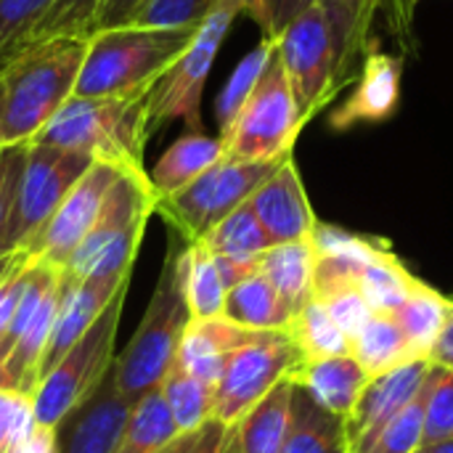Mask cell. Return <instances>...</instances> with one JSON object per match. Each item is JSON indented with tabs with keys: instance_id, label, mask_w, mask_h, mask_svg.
Instances as JSON below:
<instances>
[{
	"instance_id": "c3c4849f",
	"label": "cell",
	"mask_w": 453,
	"mask_h": 453,
	"mask_svg": "<svg viewBox=\"0 0 453 453\" xmlns=\"http://www.w3.org/2000/svg\"><path fill=\"white\" fill-rule=\"evenodd\" d=\"M393 35L406 45V48H414V19H417V11L409 5V0H385V8H382Z\"/></svg>"
},
{
	"instance_id": "7bdbcfd3",
	"label": "cell",
	"mask_w": 453,
	"mask_h": 453,
	"mask_svg": "<svg viewBox=\"0 0 453 453\" xmlns=\"http://www.w3.org/2000/svg\"><path fill=\"white\" fill-rule=\"evenodd\" d=\"M32 425V401L19 393L0 390V453L13 451Z\"/></svg>"
},
{
	"instance_id": "e575fe53",
	"label": "cell",
	"mask_w": 453,
	"mask_h": 453,
	"mask_svg": "<svg viewBox=\"0 0 453 453\" xmlns=\"http://www.w3.org/2000/svg\"><path fill=\"white\" fill-rule=\"evenodd\" d=\"M289 334L295 337L303 361H319V358H334L350 353V340L319 300H311L295 316V321L289 324Z\"/></svg>"
},
{
	"instance_id": "bcb514c9",
	"label": "cell",
	"mask_w": 453,
	"mask_h": 453,
	"mask_svg": "<svg viewBox=\"0 0 453 453\" xmlns=\"http://www.w3.org/2000/svg\"><path fill=\"white\" fill-rule=\"evenodd\" d=\"M228 427L231 425H223L220 419L210 417L199 430H194V433L186 435L180 453H223Z\"/></svg>"
},
{
	"instance_id": "44dd1931",
	"label": "cell",
	"mask_w": 453,
	"mask_h": 453,
	"mask_svg": "<svg viewBox=\"0 0 453 453\" xmlns=\"http://www.w3.org/2000/svg\"><path fill=\"white\" fill-rule=\"evenodd\" d=\"M58 303H61V276H58L56 287L40 303L35 319L19 337L11 356L5 358V364L0 369V390H11V393H19L32 401V395L40 385V361H42V353H45L50 332H53Z\"/></svg>"
},
{
	"instance_id": "f5cc1de1",
	"label": "cell",
	"mask_w": 453,
	"mask_h": 453,
	"mask_svg": "<svg viewBox=\"0 0 453 453\" xmlns=\"http://www.w3.org/2000/svg\"><path fill=\"white\" fill-rule=\"evenodd\" d=\"M24 257V252H0V281L11 273V268Z\"/></svg>"
},
{
	"instance_id": "2e32d148",
	"label": "cell",
	"mask_w": 453,
	"mask_h": 453,
	"mask_svg": "<svg viewBox=\"0 0 453 453\" xmlns=\"http://www.w3.org/2000/svg\"><path fill=\"white\" fill-rule=\"evenodd\" d=\"M257 215L271 244H289L311 239L319 218L313 215L295 157L289 154L273 175L247 199Z\"/></svg>"
},
{
	"instance_id": "d6a6232c",
	"label": "cell",
	"mask_w": 453,
	"mask_h": 453,
	"mask_svg": "<svg viewBox=\"0 0 453 453\" xmlns=\"http://www.w3.org/2000/svg\"><path fill=\"white\" fill-rule=\"evenodd\" d=\"M199 242L212 255H218V257H234V260H257L268 247H273L271 239H268V234L263 231L257 215L252 212L250 202H244L231 215H226Z\"/></svg>"
},
{
	"instance_id": "ba28073f",
	"label": "cell",
	"mask_w": 453,
	"mask_h": 453,
	"mask_svg": "<svg viewBox=\"0 0 453 453\" xmlns=\"http://www.w3.org/2000/svg\"><path fill=\"white\" fill-rule=\"evenodd\" d=\"M239 13H247V0H218V5L199 24L188 48L149 90V96H146L149 135L173 119H183L188 125V130H202L204 82H207L212 64L218 58V50Z\"/></svg>"
},
{
	"instance_id": "4316f807",
	"label": "cell",
	"mask_w": 453,
	"mask_h": 453,
	"mask_svg": "<svg viewBox=\"0 0 453 453\" xmlns=\"http://www.w3.org/2000/svg\"><path fill=\"white\" fill-rule=\"evenodd\" d=\"M223 319H228L244 329H252V332L289 329V324L295 321V316L289 313L284 300L276 295V289L260 271L226 292Z\"/></svg>"
},
{
	"instance_id": "603a6c76",
	"label": "cell",
	"mask_w": 453,
	"mask_h": 453,
	"mask_svg": "<svg viewBox=\"0 0 453 453\" xmlns=\"http://www.w3.org/2000/svg\"><path fill=\"white\" fill-rule=\"evenodd\" d=\"M226 157L220 135H204L202 130H186L151 167L149 180L154 186L157 199H165L180 188H186L191 180H196L202 173H207L212 165H218Z\"/></svg>"
},
{
	"instance_id": "f907efd6",
	"label": "cell",
	"mask_w": 453,
	"mask_h": 453,
	"mask_svg": "<svg viewBox=\"0 0 453 453\" xmlns=\"http://www.w3.org/2000/svg\"><path fill=\"white\" fill-rule=\"evenodd\" d=\"M215 263H218V273H220L226 292L260 271V257L257 260H234V257H218L215 255Z\"/></svg>"
},
{
	"instance_id": "7402d4cb",
	"label": "cell",
	"mask_w": 453,
	"mask_h": 453,
	"mask_svg": "<svg viewBox=\"0 0 453 453\" xmlns=\"http://www.w3.org/2000/svg\"><path fill=\"white\" fill-rule=\"evenodd\" d=\"M292 380L300 388H305L326 411L345 419L358 403L372 377L353 358V353H348V356H334V358L303 361L300 369L292 374Z\"/></svg>"
},
{
	"instance_id": "ab89813d",
	"label": "cell",
	"mask_w": 453,
	"mask_h": 453,
	"mask_svg": "<svg viewBox=\"0 0 453 453\" xmlns=\"http://www.w3.org/2000/svg\"><path fill=\"white\" fill-rule=\"evenodd\" d=\"M425 433V385L417 398L377 435L366 453H419Z\"/></svg>"
},
{
	"instance_id": "1f68e13d",
	"label": "cell",
	"mask_w": 453,
	"mask_h": 453,
	"mask_svg": "<svg viewBox=\"0 0 453 453\" xmlns=\"http://www.w3.org/2000/svg\"><path fill=\"white\" fill-rule=\"evenodd\" d=\"M159 390L165 395V403H167V409L173 414V422H175L180 435H188V433L199 430L212 417L215 385L196 380L178 361L170 364Z\"/></svg>"
},
{
	"instance_id": "f1b7e54d",
	"label": "cell",
	"mask_w": 453,
	"mask_h": 453,
	"mask_svg": "<svg viewBox=\"0 0 453 453\" xmlns=\"http://www.w3.org/2000/svg\"><path fill=\"white\" fill-rule=\"evenodd\" d=\"M446 311H449V297L419 279L411 295L406 297V303L393 313L409 340L414 358H430L443 332Z\"/></svg>"
},
{
	"instance_id": "cb8c5ba5",
	"label": "cell",
	"mask_w": 453,
	"mask_h": 453,
	"mask_svg": "<svg viewBox=\"0 0 453 453\" xmlns=\"http://www.w3.org/2000/svg\"><path fill=\"white\" fill-rule=\"evenodd\" d=\"M295 380H281L265 398H260L234 427L239 453H281L289 433Z\"/></svg>"
},
{
	"instance_id": "d590c367",
	"label": "cell",
	"mask_w": 453,
	"mask_h": 453,
	"mask_svg": "<svg viewBox=\"0 0 453 453\" xmlns=\"http://www.w3.org/2000/svg\"><path fill=\"white\" fill-rule=\"evenodd\" d=\"M104 0H53L50 8L42 13V19L32 27V32L24 37V45L32 42H42V40H53V37H77V40H88L93 32V21L96 13L101 8ZM19 48V50H21ZM16 50V53H19Z\"/></svg>"
},
{
	"instance_id": "ee69618b",
	"label": "cell",
	"mask_w": 453,
	"mask_h": 453,
	"mask_svg": "<svg viewBox=\"0 0 453 453\" xmlns=\"http://www.w3.org/2000/svg\"><path fill=\"white\" fill-rule=\"evenodd\" d=\"M313 0H247V16H252L263 37H276L295 16H300L305 8H311Z\"/></svg>"
},
{
	"instance_id": "60d3db41",
	"label": "cell",
	"mask_w": 453,
	"mask_h": 453,
	"mask_svg": "<svg viewBox=\"0 0 453 453\" xmlns=\"http://www.w3.org/2000/svg\"><path fill=\"white\" fill-rule=\"evenodd\" d=\"M218 0H146L130 24L138 27H173V29H196Z\"/></svg>"
},
{
	"instance_id": "11a10c76",
	"label": "cell",
	"mask_w": 453,
	"mask_h": 453,
	"mask_svg": "<svg viewBox=\"0 0 453 453\" xmlns=\"http://www.w3.org/2000/svg\"><path fill=\"white\" fill-rule=\"evenodd\" d=\"M183 441H186V435H178L170 446H165L159 453H180V449H183Z\"/></svg>"
},
{
	"instance_id": "8fae6325",
	"label": "cell",
	"mask_w": 453,
	"mask_h": 453,
	"mask_svg": "<svg viewBox=\"0 0 453 453\" xmlns=\"http://www.w3.org/2000/svg\"><path fill=\"white\" fill-rule=\"evenodd\" d=\"M303 364V353L289 329L255 332V337L226 358L215 385L212 417L223 425H236L260 398L281 380L292 377Z\"/></svg>"
},
{
	"instance_id": "83f0119b",
	"label": "cell",
	"mask_w": 453,
	"mask_h": 453,
	"mask_svg": "<svg viewBox=\"0 0 453 453\" xmlns=\"http://www.w3.org/2000/svg\"><path fill=\"white\" fill-rule=\"evenodd\" d=\"M180 279H183L186 305H188L194 321L223 316L226 287L220 281L215 255L202 242H191V244L183 247Z\"/></svg>"
},
{
	"instance_id": "5b68a950",
	"label": "cell",
	"mask_w": 453,
	"mask_h": 453,
	"mask_svg": "<svg viewBox=\"0 0 453 453\" xmlns=\"http://www.w3.org/2000/svg\"><path fill=\"white\" fill-rule=\"evenodd\" d=\"M157 194L143 167H122L104 196L98 218L61 268L72 281L130 273Z\"/></svg>"
},
{
	"instance_id": "b9f144b4",
	"label": "cell",
	"mask_w": 453,
	"mask_h": 453,
	"mask_svg": "<svg viewBox=\"0 0 453 453\" xmlns=\"http://www.w3.org/2000/svg\"><path fill=\"white\" fill-rule=\"evenodd\" d=\"M53 0H0V66L21 48Z\"/></svg>"
},
{
	"instance_id": "3957f363",
	"label": "cell",
	"mask_w": 453,
	"mask_h": 453,
	"mask_svg": "<svg viewBox=\"0 0 453 453\" xmlns=\"http://www.w3.org/2000/svg\"><path fill=\"white\" fill-rule=\"evenodd\" d=\"M186 242H173L162 263L154 295L143 313L141 326L127 342L125 353L111 364L114 390L127 401L138 403L146 393L162 385L170 364L178 356L186 326L191 324V311L183 295L180 255Z\"/></svg>"
},
{
	"instance_id": "74e56055",
	"label": "cell",
	"mask_w": 453,
	"mask_h": 453,
	"mask_svg": "<svg viewBox=\"0 0 453 453\" xmlns=\"http://www.w3.org/2000/svg\"><path fill=\"white\" fill-rule=\"evenodd\" d=\"M273 53H276V40L263 37V42L242 58V64L236 66V72L231 74L228 85L223 88V93H220V98H218L220 127H226V125L234 119V114H236L239 106L247 101V96L252 93V88L257 85V80H260V74L265 72V66H268V61L273 58Z\"/></svg>"
},
{
	"instance_id": "f6af8a7d",
	"label": "cell",
	"mask_w": 453,
	"mask_h": 453,
	"mask_svg": "<svg viewBox=\"0 0 453 453\" xmlns=\"http://www.w3.org/2000/svg\"><path fill=\"white\" fill-rule=\"evenodd\" d=\"M24 159H27V146L0 149V236L8 226L11 212H13L19 180L24 173Z\"/></svg>"
},
{
	"instance_id": "f546056e",
	"label": "cell",
	"mask_w": 453,
	"mask_h": 453,
	"mask_svg": "<svg viewBox=\"0 0 453 453\" xmlns=\"http://www.w3.org/2000/svg\"><path fill=\"white\" fill-rule=\"evenodd\" d=\"M178 427L159 388L146 393L130 411L114 453H159L178 438Z\"/></svg>"
},
{
	"instance_id": "ac0fdd59",
	"label": "cell",
	"mask_w": 453,
	"mask_h": 453,
	"mask_svg": "<svg viewBox=\"0 0 453 453\" xmlns=\"http://www.w3.org/2000/svg\"><path fill=\"white\" fill-rule=\"evenodd\" d=\"M403 58L380 50L374 42L361 61V74L350 98L329 117L332 130H350L358 125L385 122L395 114L401 101Z\"/></svg>"
},
{
	"instance_id": "9a60e30c",
	"label": "cell",
	"mask_w": 453,
	"mask_h": 453,
	"mask_svg": "<svg viewBox=\"0 0 453 453\" xmlns=\"http://www.w3.org/2000/svg\"><path fill=\"white\" fill-rule=\"evenodd\" d=\"M130 411L133 403L114 390L109 369L104 382L53 427V453H114Z\"/></svg>"
},
{
	"instance_id": "6da1fadb",
	"label": "cell",
	"mask_w": 453,
	"mask_h": 453,
	"mask_svg": "<svg viewBox=\"0 0 453 453\" xmlns=\"http://www.w3.org/2000/svg\"><path fill=\"white\" fill-rule=\"evenodd\" d=\"M88 40L53 37L24 45L0 66V149L29 146L74 96Z\"/></svg>"
},
{
	"instance_id": "4fadbf2b",
	"label": "cell",
	"mask_w": 453,
	"mask_h": 453,
	"mask_svg": "<svg viewBox=\"0 0 453 453\" xmlns=\"http://www.w3.org/2000/svg\"><path fill=\"white\" fill-rule=\"evenodd\" d=\"M119 165L96 159L88 173L74 183V188L64 196L58 210L42 226V231L21 250L29 263H42L50 268H64L80 242L93 228L98 210L104 204L106 191L111 188L114 178L119 175Z\"/></svg>"
},
{
	"instance_id": "30bf717a",
	"label": "cell",
	"mask_w": 453,
	"mask_h": 453,
	"mask_svg": "<svg viewBox=\"0 0 453 453\" xmlns=\"http://www.w3.org/2000/svg\"><path fill=\"white\" fill-rule=\"evenodd\" d=\"M96 159L82 151L29 143L13 212L0 236V252H21L50 220L64 196Z\"/></svg>"
},
{
	"instance_id": "db71d44e",
	"label": "cell",
	"mask_w": 453,
	"mask_h": 453,
	"mask_svg": "<svg viewBox=\"0 0 453 453\" xmlns=\"http://www.w3.org/2000/svg\"><path fill=\"white\" fill-rule=\"evenodd\" d=\"M419 453H453V441H446V443H438V446H430L425 451Z\"/></svg>"
},
{
	"instance_id": "277c9868",
	"label": "cell",
	"mask_w": 453,
	"mask_h": 453,
	"mask_svg": "<svg viewBox=\"0 0 453 453\" xmlns=\"http://www.w3.org/2000/svg\"><path fill=\"white\" fill-rule=\"evenodd\" d=\"M146 96H72L32 143L82 151L119 167H143L149 141Z\"/></svg>"
},
{
	"instance_id": "816d5d0a",
	"label": "cell",
	"mask_w": 453,
	"mask_h": 453,
	"mask_svg": "<svg viewBox=\"0 0 453 453\" xmlns=\"http://www.w3.org/2000/svg\"><path fill=\"white\" fill-rule=\"evenodd\" d=\"M430 361L453 372V297H449L446 324H443V332H441V337H438V342H435V348L430 353Z\"/></svg>"
},
{
	"instance_id": "ffe728a7",
	"label": "cell",
	"mask_w": 453,
	"mask_h": 453,
	"mask_svg": "<svg viewBox=\"0 0 453 453\" xmlns=\"http://www.w3.org/2000/svg\"><path fill=\"white\" fill-rule=\"evenodd\" d=\"M332 29L337 48V85H348L356 74V66L364 61L372 48L377 13L385 8V0H313Z\"/></svg>"
},
{
	"instance_id": "5bb4252c",
	"label": "cell",
	"mask_w": 453,
	"mask_h": 453,
	"mask_svg": "<svg viewBox=\"0 0 453 453\" xmlns=\"http://www.w3.org/2000/svg\"><path fill=\"white\" fill-rule=\"evenodd\" d=\"M430 358H411L385 374H377L364 388L358 403L345 417V433L350 453H366L369 446L377 441V435L417 398L422 390Z\"/></svg>"
},
{
	"instance_id": "7dc6e473",
	"label": "cell",
	"mask_w": 453,
	"mask_h": 453,
	"mask_svg": "<svg viewBox=\"0 0 453 453\" xmlns=\"http://www.w3.org/2000/svg\"><path fill=\"white\" fill-rule=\"evenodd\" d=\"M27 276H29V260L21 257L11 268V273L0 281V332L5 329V324L13 316V308H16V303L24 292V284H27Z\"/></svg>"
},
{
	"instance_id": "7a4b0ae2",
	"label": "cell",
	"mask_w": 453,
	"mask_h": 453,
	"mask_svg": "<svg viewBox=\"0 0 453 453\" xmlns=\"http://www.w3.org/2000/svg\"><path fill=\"white\" fill-rule=\"evenodd\" d=\"M196 29L122 24L93 32L85 45L74 96L117 98L149 93L188 48Z\"/></svg>"
},
{
	"instance_id": "836d02e7",
	"label": "cell",
	"mask_w": 453,
	"mask_h": 453,
	"mask_svg": "<svg viewBox=\"0 0 453 453\" xmlns=\"http://www.w3.org/2000/svg\"><path fill=\"white\" fill-rule=\"evenodd\" d=\"M419 279L401 263V257L390 250L374 260H369L358 273V287L372 305L374 313H395L406 297L411 295Z\"/></svg>"
},
{
	"instance_id": "484cf974",
	"label": "cell",
	"mask_w": 453,
	"mask_h": 453,
	"mask_svg": "<svg viewBox=\"0 0 453 453\" xmlns=\"http://www.w3.org/2000/svg\"><path fill=\"white\" fill-rule=\"evenodd\" d=\"M316 250L311 239L273 244L260 255V273L271 281L292 316H297L313 300Z\"/></svg>"
},
{
	"instance_id": "e0dca14e",
	"label": "cell",
	"mask_w": 453,
	"mask_h": 453,
	"mask_svg": "<svg viewBox=\"0 0 453 453\" xmlns=\"http://www.w3.org/2000/svg\"><path fill=\"white\" fill-rule=\"evenodd\" d=\"M127 281H130V273L72 281L61 271V303H58V313H56V321H53V332H50L48 348H45L42 361H40V380L93 326V321L101 316V311L111 303V297Z\"/></svg>"
},
{
	"instance_id": "d4e9b609",
	"label": "cell",
	"mask_w": 453,
	"mask_h": 453,
	"mask_svg": "<svg viewBox=\"0 0 453 453\" xmlns=\"http://www.w3.org/2000/svg\"><path fill=\"white\" fill-rule=\"evenodd\" d=\"M281 453H350L345 419L326 411L297 382L292 393L289 433Z\"/></svg>"
},
{
	"instance_id": "4dcf8cb0",
	"label": "cell",
	"mask_w": 453,
	"mask_h": 453,
	"mask_svg": "<svg viewBox=\"0 0 453 453\" xmlns=\"http://www.w3.org/2000/svg\"><path fill=\"white\" fill-rule=\"evenodd\" d=\"M350 353L366 369L369 377L385 374L414 358L401 324L390 313H374L361 329V334L353 340Z\"/></svg>"
},
{
	"instance_id": "7c38bea8",
	"label": "cell",
	"mask_w": 453,
	"mask_h": 453,
	"mask_svg": "<svg viewBox=\"0 0 453 453\" xmlns=\"http://www.w3.org/2000/svg\"><path fill=\"white\" fill-rule=\"evenodd\" d=\"M276 56L289 77L300 111L311 119L340 90L337 48L324 11L313 3L276 37Z\"/></svg>"
},
{
	"instance_id": "d6986e66",
	"label": "cell",
	"mask_w": 453,
	"mask_h": 453,
	"mask_svg": "<svg viewBox=\"0 0 453 453\" xmlns=\"http://www.w3.org/2000/svg\"><path fill=\"white\" fill-rule=\"evenodd\" d=\"M252 337H255L252 329H244L223 316L202 319V321L191 319V324L183 332L175 361L196 380L218 385L226 358L242 345H247Z\"/></svg>"
},
{
	"instance_id": "f35d334b",
	"label": "cell",
	"mask_w": 453,
	"mask_h": 453,
	"mask_svg": "<svg viewBox=\"0 0 453 453\" xmlns=\"http://www.w3.org/2000/svg\"><path fill=\"white\" fill-rule=\"evenodd\" d=\"M313 300H319V303L326 308V313H329V316L334 319V324L345 332V337L350 340V345H353V340L361 334V329L366 326V321L374 316V311H372V305L366 303V297H364L358 281L337 284V287H332V289H326V292H321V295H313Z\"/></svg>"
},
{
	"instance_id": "8d00e7d4",
	"label": "cell",
	"mask_w": 453,
	"mask_h": 453,
	"mask_svg": "<svg viewBox=\"0 0 453 453\" xmlns=\"http://www.w3.org/2000/svg\"><path fill=\"white\" fill-rule=\"evenodd\" d=\"M446 441H453V372L441 364H430L425 380L422 451Z\"/></svg>"
},
{
	"instance_id": "8992f818",
	"label": "cell",
	"mask_w": 453,
	"mask_h": 453,
	"mask_svg": "<svg viewBox=\"0 0 453 453\" xmlns=\"http://www.w3.org/2000/svg\"><path fill=\"white\" fill-rule=\"evenodd\" d=\"M305 122L308 117L300 111L289 77L273 53L234 119L220 127V141L228 159L273 162L292 154Z\"/></svg>"
},
{
	"instance_id": "9f6ffc18",
	"label": "cell",
	"mask_w": 453,
	"mask_h": 453,
	"mask_svg": "<svg viewBox=\"0 0 453 453\" xmlns=\"http://www.w3.org/2000/svg\"><path fill=\"white\" fill-rule=\"evenodd\" d=\"M419 3H422V0H409V5H411V8H414V11H417V8H419Z\"/></svg>"
},
{
	"instance_id": "681fc988",
	"label": "cell",
	"mask_w": 453,
	"mask_h": 453,
	"mask_svg": "<svg viewBox=\"0 0 453 453\" xmlns=\"http://www.w3.org/2000/svg\"><path fill=\"white\" fill-rule=\"evenodd\" d=\"M146 0H104L98 13H96V21H93V32H101V29H109V27H122V24H130V19L138 13V8L143 5ZM90 32V35H93Z\"/></svg>"
},
{
	"instance_id": "9c48e42d",
	"label": "cell",
	"mask_w": 453,
	"mask_h": 453,
	"mask_svg": "<svg viewBox=\"0 0 453 453\" xmlns=\"http://www.w3.org/2000/svg\"><path fill=\"white\" fill-rule=\"evenodd\" d=\"M287 159V157H284ZM242 162L223 157L186 188L157 199V212L175 228V234L191 244L204 239L210 228H215L226 215L242 207L284 162Z\"/></svg>"
},
{
	"instance_id": "52a82bcc",
	"label": "cell",
	"mask_w": 453,
	"mask_h": 453,
	"mask_svg": "<svg viewBox=\"0 0 453 453\" xmlns=\"http://www.w3.org/2000/svg\"><path fill=\"white\" fill-rule=\"evenodd\" d=\"M127 284L111 297L93 326L69 348V353L40 380L32 395V422L42 430H53L80 401H85L106 377L114 358V340L122 316Z\"/></svg>"
}]
</instances>
